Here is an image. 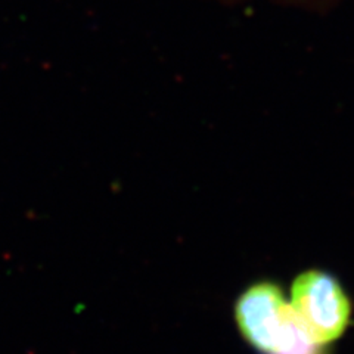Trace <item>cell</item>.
I'll list each match as a JSON object with an SVG mask.
<instances>
[{
  "mask_svg": "<svg viewBox=\"0 0 354 354\" xmlns=\"http://www.w3.org/2000/svg\"><path fill=\"white\" fill-rule=\"evenodd\" d=\"M235 320L241 335L260 354H281L304 330L281 286L270 281L252 283L238 297Z\"/></svg>",
  "mask_w": 354,
  "mask_h": 354,
  "instance_id": "6da1fadb",
  "label": "cell"
},
{
  "mask_svg": "<svg viewBox=\"0 0 354 354\" xmlns=\"http://www.w3.org/2000/svg\"><path fill=\"white\" fill-rule=\"evenodd\" d=\"M290 306L304 330L317 344L329 346L344 334L351 319V303L334 274L312 269L291 285Z\"/></svg>",
  "mask_w": 354,
  "mask_h": 354,
  "instance_id": "7a4b0ae2",
  "label": "cell"
}]
</instances>
